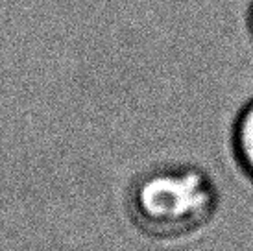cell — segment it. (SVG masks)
<instances>
[{"instance_id":"cell-1","label":"cell","mask_w":253,"mask_h":251,"mask_svg":"<svg viewBox=\"0 0 253 251\" xmlns=\"http://www.w3.org/2000/svg\"><path fill=\"white\" fill-rule=\"evenodd\" d=\"M220 207V190L205 168L192 163H163L131 179L126 212L150 240L177 244L207 229Z\"/></svg>"},{"instance_id":"cell-2","label":"cell","mask_w":253,"mask_h":251,"mask_svg":"<svg viewBox=\"0 0 253 251\" xmlns=\"http://www.w3.org/2000/svg\"><path fill=\"white\" fill-rule=\"evenodd\" d=\"M231 154L239 172L253 185V98L240 107L233 120Z\"/></svg>"},{"instance_id":"cell-3","label":"cell","mask_w":253,"mask_h":251,"mask_svg":"<svg viewBox=\"0 0 253 251\" xmlns=\"http://www.w3.org/2000/svg\"><path fill=\"white\" fill-rule=\"evenodd\" d=\"M246 22H248V32H250V37H252V42H253V0L250 2V7H248Z\"/></svg>"}]
</instances>
